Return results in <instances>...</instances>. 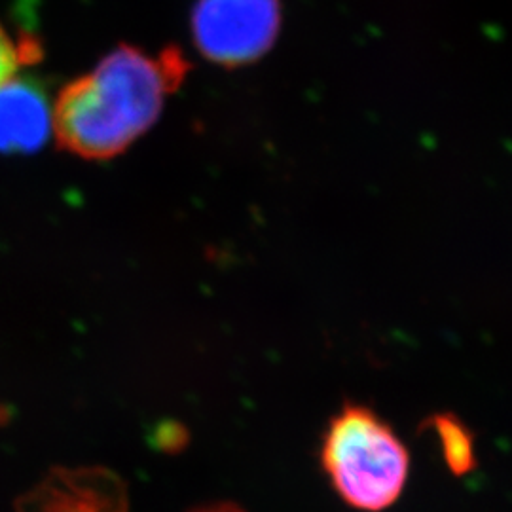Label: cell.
<instances>
[{
	"mask_svg": "<svg viewBox=\"0 0 512 512\" xmlns=\"http://www.w3.org/2000/svg\"><path fill=\"white\" fill-rule=\"evenodd\" d=\"M190 65L177 48L150 55L120 46L57 97L59 145L86 160H109L147 131Z\"/></svg>",
	"mask_w": 512,
	"mask_h": 512,
	"instance_id": "6da1fadb",
	"label": "cell"
},
{
	"mask_svg": "<svg viewBox=\"0 0 512 512\" xmlns=\"http://www.w3.org/2000/svg\"><path fill=\"white\" fill-rule=\"evenodd\" d=\"M321 459L338 495L368 512L384 511L401 497L410 467L393 429L359 404L344 406L330 421Z\"/></svg>",
	"mask_w": 512,
	"mask_h": 512,
	"instance_id": "7a4b0ae2",
	"label": "cell"
},
{
	"mask_svg": "<svg viewBox=\"0 0 512 512\" xmlns=\"http://www.w3.org/2000/svg\"><path fill=\"white\" fill-rule=\"evenodd\" d=\"M279 21V0H198L192 35L198 50L211 61L241 65L272 46Z\"/></svg>",
	"mask_w": 512,
	"mask_h": 512,
	"instance_id": "3957f363",
	"label": "cell"
},
{
	"mask_svg": "<svg viewBox=\"0 0 512 512\" xmlns=\"http://www.w3.org/2000/svg\"><path fill=\"white\" fill-rule=\"evenodd\" d=\"M54 112L37 82L12 76L0 84V150L35 152L52 131Z\"/></svg>",
	"mask_w": 512,
	"mask_h": 512,
	"instance_id": "277c9868",
	"label": "cell"
},
{
	"mask_svg": "<svg viewBox=\"0 0 512 512\" xmlns=\"http://www.w3.org/2000/svg\"><path fill=\"white\" fill-rule=\"evenodd\" d=\"M440 448L448 467L456 475H465L475 465V446L467 427L454 416L442 414L435 418Z\"/></svg>",
	"mask_w": 512,
	"mask_h": 512,
	"instance_id": "5b68a950",
	"label": "cell"
},
{
	"mask_svg": "<svg viewBox=\"0 0 512 512\" xmlns=\"http://www.w3.org/2000/svg\"><path fill=\"white\" fill-rule=\"evenodd\" d=\"M38 55L40 52L35 38L16 40L0 23V84L16 76L21 67L35 63Z\"/></svg>",
	"mask_w": 512,
	"mask_h": 512,
	"instance_id": "8992f818",
	"label": "cell"
}]
</instances>
